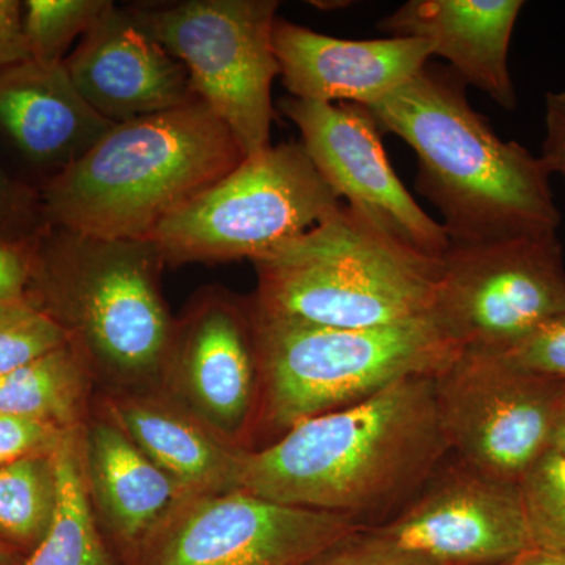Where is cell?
Returning a JSON list of instances; mask_svg holds the SVG:
<instances>
[{
  "label": "cell",
  "instance_id": "obj_1",
  "mask_svg": "<svg viewBox=\"0 0 565 565\" xmlns=\"http://www.w3.org/2000/svg\"><path fill=\"white\" fill-rule=\"evenodd\" d=\"M449 455L434 377H412L250 449L241 489L366 526L403 508Z\"/></svg>",
  "mask_w": 565,
  "mask_h": 565
},
{
  "label": "cell",
  "instance_id": "obj_2",
  "mask_svg": "<svg viewBox=\"0 0 565 565\" xmlns=\"http://www.w3.org/2000/svg\"><path fill=\"white\" fill-rule=\"evenodd\" d=\"M367 109L381 131L418 156L416 189L441 212L449 244L557 233L561 214L541 156L501 139L459 82L426 66Z\"/></svg>",
  "mask_w": 565,
  "mask_h": 565
},
{
  "label": "cell",
  "instance_id": "obj_3",
  "mask_svg": "<svg viewBox=\"0 0 565 565\" xmlns=\"http://www.w3.org/2000/svg\"><path fill=\"white\" fill-rule=\"evenodd\" d=\"M245 159L203 102L114 125L84 158L40 188L41 217L107 239L154 230Z\"/></svg>",
  "mask_w": 565,
  "mask_h": 565
},
{
  "label": "cell",
  "instance_id": "obj_4",
  "mask_svg": "<svg viewBox=\"0 0 565 565\" xmlns=\"http://www.w3.org/2000/svg\"><path fill=\"white\" fill-rule=\"evenodd\" d=\"M151 241L107 239L44 223L32 302L68 334L104 392L161 388L174 321Z\"/></svg>",
  "mask_w": 565,
  "mask_h": 565
},
{
  "label": "cell",
  "instance_id": "obj_5",
  "mask_svg": "<svg viewBox=\"0 0 565 565\" xmlns=\"http://www.w3.org/2000/svg\"><path fill=\"white\" fill-rule=\"evenodd\" d=\"M253 264L258 310L338 329L429 316L441 269V258L399 243L345 203Z\"/></svg>",
  "mask_w": 565,
  "mask_h": 565
},
{
  "label": "cell",
  "instance_id": "obj_6",
  "mask_svg": "<svg viewBox=\"0 0 565 565\" xmlns=\"http://www.w3.org/2000/svg\"><path fill=\"white\" fill-rule=\"evenodd\" d=\"M253 308L259 408L252 449L405 379L435 377L462 351L433 315L392 326L338 329L266 315L255 302Z\"/></svg>",
  "mask_w": 565,
  "mask_h": 565
},
{
  "label": "cell",
  "instance_id": "obj_7",
  "mask_svg": "<svg viewBox=\"0 0 565 565\" xmlns=\"http://www.w3.org/2000/svg\"><path fill=\"white\" fill-rule=\"evenodd\" d=\"M341 204L302 143L273 145L178 207L150 241L166 266L256 262Z\"/></svg>",
  "mask_w": 565,
  "mask_h": 565
},
{
  "label": "cell",
  "instance_id": "obj_8",
  "mask_svg": "<svg viewBox=\"0 0 565 565\" xmlns=\"http://www.w3.org/2000/svg\"><path fill=\"white\" fill-rule=\"evenodd\" d=\"M277 0H184L129 7L188 70L193 90L221 118L245 158L273 147Z\"/></svg>",
  "mask_w": 565,
  "mask_h": 565
},
{
  "label": "cell",
  "instance_id": "obj_9",
  "mask_svg": "<svg viewBox=\"0 0 565 565\" xmlns=\"http://www.w3.org/2000/svg\"><path fill=\"white\" fill-rule=\"evenodd\" d=\"M565 313L557 234L449 245L433 315L462 349L504 353Z\"/></svg>",
  "mask_w": 565,
  "mask_h": 565
},
{
  "label": "cell",
  "instance_id": "obj_10",
  "mask_svg": "<svg viewBox=\"0 0 565 565\" xmlns=\"http://www.w3.org/2000/svg\"><path fill=\"white\" fill-rule=\"evenodd\" d=\"M434 382L441 429L460 462L519 484L550 448L565 382L478 349H462Z\"/></svg>",
  "mask_w": 565,
  "mask_h": 565
},
{
  "label": "cell",
  "instance_id": "obj_11",
  "mask_svg": "<svg viewBox=\"0 0 565 565\" xmlns=\"http://www.w3.org/2000/svg\"><path fill=\"white\" fill-rule=\"evenodd\" d=\"M345 515L236 489L182 500L121 565H307L362 530Z\"/></svg>",
  "mask_w": 565,
  "mask_h": 565
},
{
  "label": "cell",
  "instance_id": "obj_12",
  "mask_svg": "<svg viewBox=\"0 0 565 565\" xmlns=\"http://www.w3.org/2000/svg\"><path fill=\"white\" fill-rule=\"evenodd\" d=\"M161 388L214 433L252 449L259 408L253 300L210 286L174 321Z\"/></svg>",
  "mask_w": 565,
  "mask_h": 565
},
{
  "label": "cell",
  "instance_id": "obj_13",
  "mask_svg": "<svg viewBox=\"0 0 565 565\" xmlns=\"http://www.w3.org/2000/svg\"><path fill=\"white\" fill-rule=\"evenodd\" d=\"M364 527L440 565H504L533 546L519 484L457 459L399 511Z\"/></svg>",
  "mask_w": 565,
  "mask_h": 565
},
{
  "label": "cell",
  "instance_id": "obj_14",
  "mask_svg": "<svg viewBox=\"0 0 565 565\" xmlns=\"http://www.w3.org/2000/svg\"><path fill=\"white\" fill-rule=\"evenodd\" d=\"M282 114L297 126L305 150L341 202L407 247L441 258L449 248L444 225L405 189L382 147L367 107L286 98Z\"/></svg>",
  "mask_w": 565,
  "mask_h": 565
},
{
  "label": "cell",
  "instance_id": "obj_15",
  "mask_svg": "<svg viewBox=\"0 0 565 565\" xmlns=\"http://www.w3.org/2000/svg\"><path fill=\"white\" fill-rule=\"evenodd\" d=\"M63 63L82 98L114 125L199 102L184 65L114 2Z\"/></svg>",
  "mask_w": 565,
  "mask_h": 565
},
{
  "label": "cell",
  "instance_id": "obj_16",
  "mask_svg": "<svg viewBox=\"0 0 565 565\" xmlns=\"http://www.w3.org/2000/svg\"><path fill=\"white\" fill-rule=\"evenodd\" d=\"M114 122L93 109L65 63H20L0 73V143L39 189L70 169Z\"/></svg>",
  "mask_w": 565,
  "mask_h": 565
},
{
  "label": "cell",
  "instance_id": "obj_17",
  "mask_svg": "<svg viewBox=\"0 0 565 565\" xmlns=\"http://www.w3.org/2000/svg\"><path fill=\"white\" fill-rule=\"evenodd\" d=\"M274 50L291 98L371 107L418 76L433 50L419 39L344 40L278 18Z\"/></svg>",
  "mask_w": 565,
  "mask_h": 565
},
{
  "label": "cell",
  "instance_id": "obj_18",
  "mask_svg": "<svg viewBox=\"0 0 565 565\" xmlns=\"http://www.w3.org/2000/svg\"><path fill=\"white\" fill-rule=\"evenodd\" d=\"M522 0H411L379 24L399 39L426 41L451 63L457 77L515 110L519 98L509 73V46Z\"/></svg>",
  "mask_w": 565,
  "mask_h": 565
},
{
  "label": "cell",
  "instance_id": "obj_19",
  "mask_svg": "<svg viewBox=\"0 0 565 565\" xmlns=\"http://www.w3.org/2000/svg\"><path fill=\"white\" fill-rule=\"evenodd\" d=\"M82 459L93 509L120 565L189 497L102 411L82 427Z\"/></svg>",
  "mask_w": 565,
  "mask_h": 565
},
{
  "label": "cell",
  "instance_id": "obj_20",
  "mask_svg": "<svg viewBox=\"0 0 565 565\" xmlns=\"http://www.w3.org/2000/svg\"><path fill=\"white\" fill-rule=\"evenodd\" d=\"M98 407L189 497L241 489L250 449L230 444L162 388L104 392Z\"/></svg>",
  "mask_w": 565,
  "mask_h": 565
},
{
  "label": "cell",
  "instance_id": "obj_21",
  "mask_svg": "<svg viewBox=\"0 0 565 565\" xmlns=\"http://www.w3.org/2000/svg\"><path fill=\"white\" fill-rule=\"evenodd\" d=\"M95 384L84 356L66 343L0 377V414L79 429L90 418Z\"/></svg>",
  "mask_w": 565,
  "mask_h": 565
},
{
  "label": "cell",
  "instance_id": "obj_22",
  "mask_svg": "<svg viewBox=\"0 0 565 565\" xmlns=\"http://www.w3.org/2000/svg\"><path fill=\"white\" fill-rule=\"evenodd\" d=\"M82 427L70 433L55 451L57 508L46 537L25 557L24 565H120L99 526L88 493Z\"/></svg>",
  "mask_w": 565,
  "mask_h": 565
},
{
  "label": "cell",
  "instance_id": "obj_23",
  "mask_svg": "<svg viewBox=\"0 0 565 565\" xmlns=\"http://www.w3.org/2000/svg\"><path fill=\"white\" fill-rule=\"evenodd\" d=\"M57 500L55 452L0 468V539L31 555L50 531Z\"/></svg>",
  "mask_w": 565,
  "mask_h": 565
},
{
  "label": "cell",
  "instance_id": "obj_24",
  "mask_svg": "<svg viewBox=\"0 0 565 565\" xmlns=\"http://www.w3.org/2000/svg\"><path fill=\"white\" fill-rule=\"evenodd\" d=\"M109 0H25L24 33L31 61L58 65L109 7Z\"/></svg>",
  "mask_w": 565,
  "mask_h": 565
},
{
  "label": "cell",
  "instance_id": "obj_25",
  "mask_svg": "<svg viewBox=\"0 0 565 565\" xmlns=\"http://www.w3.org/2000/svg\"><path fill=\"white\" fill-rule=\"evenodd\" d=\"M519 487L531 544L565 553V456L546 449Z\"/></svg>",
  "mask_w": 565,
  "mask_h": 565
},
{
  "label": "cell",
  "instance_id": "obj_26",
  "mask_svg": "<svg viewBox=\"0 0 565 565\" xmlns=\"http://www.w3.org/2000/svg\"><path fill=\"white\" fill-rule=\"evenodd\" d=\"M70 343L68 334L39 305H18L0 313V377Z\"/></svg>",
  "mask_w": 565,
  "mask_h": 565
},
{
  "label": "cell",
  "instance_id": "obj_27",
  "mask_svg": "<svg viewBox=\"0 0 565 565\" xmlns=\"http://www.w3.org/2000/svg\"><path fill=\"white\" fill-rule=\"evenodd\" d=\"M40 230H0V313L32 300L33 263Z\"/></svg>",
  "mask_w": 565,
  "mask_h": 565
},
{
  "label": "cell",
  "instance_id": "obj_28",
  "mask_svg": "<svg viewBox=\"0 0 565 565\" xmlns=\"http://www.w3.org/2000/svg\"><path fill=\"white\" fill-rule=\"evenodd\" d=\"M307 565H440L390 544L366 527L349 535Z\"/></svg>",
  "mask_w": 565,
  "mask_h": 565
},
{
  "label": "cell",
  "instance_id": "obj_29",
  "mask_svg": "<svg viewBox=\"0 0 565 565\" xmlns=\"http://www.w3.org/2000/svg\"><path fill=\"white\" fill-rule=\"evenodd\" d=\"M70 433L73 430L0 414V468L29 457L54 455Z\"/></svg>",
  "mask_w": 565,
  "mask_h": 565
},
{
  "label": "cell",
  "instance_id": "obj_30",
  "mask_svg": "<svg viewBox=\"0 0 565 565\" xmlns=\"http://www.w3.org/2000/svg\"><path fill=\"white\" fill-rule=\"evenodd\" d=\"M503 355L522 370L565 382V313L546 322Z\"/></svg>",
  "mask_w": 565,
  "mask_h": 565
},
{
  "label": "cell",
  "instance_id": "obj_31",
  "mask_svg": "<svg viewBox=\"0 0 565 565\" xmlns=\"http://www.w3.org/2000/svg\"><path fill=\"white\" fill-rule=\"evenodd\" d=\"M43 225L39 189L0 163V230L36 232Z\"/></svg>",
  "mask_w": 565,
  "mask_h": 565
},
{
  "label": "cell",
  "instance_id": "obj_32",
  "mask_svg": "<svg viewBox=\"0 0 565 565\" xmlns=\"http://www.w3.org/2000/svg\"><path fill=\"white\" fill-rule=\"evenodd\" d=\"M31 61L24 33V6L20 0H0V73Z\"/></svg>",
  "mask_w": 565,
  "mask_h": 565
},
{
  "label": "cell",
  "instance_id": "obj_33",
  "mask_svg": "<svg viewBox=\"0 0 565 565\" xmlns=\"http://www.w3.org/2000/svg\"><path fill=\"white\" fill-rule=\"evenodd\" d=\"M541 159L550 173L565 180V87L545 96V137Z\"/></svg>",
  "mask_w": 565,
  "mask_h": 565
},
{
  "label": "cell",
  "instance_id": "obj_34",
  "mask_svg": "<svg viewBox=\"0 0 565 565\" xmlns=\"http://www.w3.org/2000/svg\"><path fill=\"white\" fill-rule=\"evenodd\" d=\"M504 565H565V553L531 546Z\"/></svg>",
  "mask_w": 565,
  "mask_h": 565
},
{
  "label": "cell",
  "instance_id": "obj_35",
  "mask_svg": "<svg viewBox=\"0 0 565 565\" xmlns=\"http://www.w3.org/2000/svg\"><path fill=\"white\" fill-rule=\"evenodd\" d=\"M548 449L565 456V385L563 394H561L559 405H557L555 426H553Z\"/></svg>",
  "mask_w": 565,
  "mask_h": 565
},
{
  "label": "cell",
  "instance_id": "obj_36",
  "mask_svg": "<svg viewBox=\"0 0 565 565\" xmlns=\"http://www.w3.org/2000/svg\"><path fill=\"white\" fill-rule=\"evenodd\" d=\"M25 555L0 539V565H24Z\"/></svg>",
  "mask_w": 565,
  "mask_h": 565
}]
</instances>
